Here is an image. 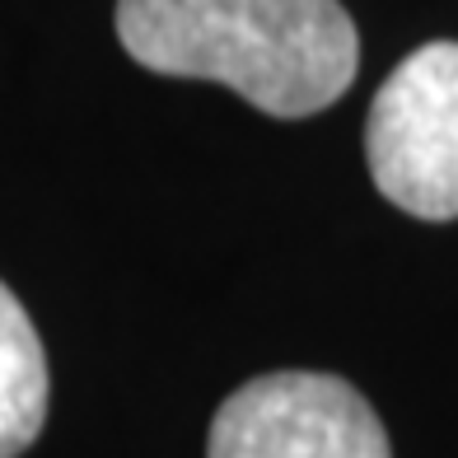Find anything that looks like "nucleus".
<instances>
[{
	"label": "nucleus",
	"instance_id": "f257e3e1",
	"mask_svg": "<svg viewBox=\"0 0 458 458\" xmlns=\"http://www.w3.org/2000/svg\"><path fill=\"white\" fill-rule=\"evenodd\" d=\"M117 38L136 66L216 80L272 117L323 113L360 66L342 0H117Z\"/></svg>",
	"mask_w": 458,
	"mask_h": 458
},
{
	"label": "nucleus",
	"instance_id": "20e7f679",
	"mask_svg": "<svg viewBox=\"0 0 458 458\" xmlns=\"http://www.w3.org/2000/svg\"><path fill=\"white\" fill-rule=\"evenodd\" d=\"M47 421V356L38 327L0 281V458H19Z\"/></svg>",
	"mask_w": 458,
	"mask_h": 458
},
{
	"label": "nucleus",
	"instance_id": "7ed1b4c3",
	"mask_svg": "<svg viewBox=\"0 0 458 458\" xmlns=\"http://www.w3.org/2000/svg\"><path fill=\"white\" fill-rule=\"evenodd\" d=\"M206 458H393L374 407L337 374L276 369L229 393Z\"/></svg>",
	"mask_w": 458,
	"mask_h": 458
},
{
	"label": "nucleus",
	"instance_id": "f03ea898",
	"mask_svg": "<svg viewBox=\"0 0 458 458\" xmlns=\"http://www.w3.org/2000/svg\"><path fill=\"white\" fill-rule=\"evenodd\" d=\"M374 187L416 220H458V43L416 47L369 103Z\"/></svg>",
	"mask_w": 458,
	"mask_h": 458
}]
</instances>
